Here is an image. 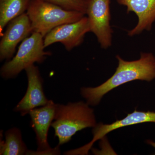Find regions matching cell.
<instances>
[{"label": "cell", "instance_id": "1", "mask_svg": "<svg viewBox=\"0 0 155 155\" xmlns=\"http://www.w3.org/2000/svg\"><path fill=\"white\" fill-rule=\"evenodd\" d=\"M118 67L114 75L107 81L96 87H84L81 94L90 106L99 104L104 95L122 84L135 80L151 81L155 79V56L151 53H141L140 58L126 61L116 56Z\"/></svg>", "mask_w": 155, "mask_h": 155}, {"label": "cell", "instance_id": "2", "mask_svg": "<svg viewBox=\"0 0 155 155\" xmlns=\"http://www.w3.org/2000/svg\"><path fill=\"white\" fill-rule=\"evenodd\" d=\"M97 123L94 111L87 102L56 104L54 118L51 127L59 145L69 142L75 134L87 127H94Z\"/></svg>", "mask_w": 155, "mask_h": 155}, {"label": "cell", "instance_id": "3", "mask_svg": "<svg viewBox=\"0 0 155 155\" xmlns=\"http://www.w3.org/2000/svg\"><path fill=\"white\" fill-rule=\"evenodd\" d=\"M26 13L31 23L33 32L44 37L57 26L76 22L85 14L69 11L43 0H31Z\"/></svg>", "mask_w": 155, "mask_h": 155}, {"label": "cell", "instance_id": "4", "mask_svg": "<svg viewBox=\"0 0 155 155\" xmlns=\"http://www.w3.org/2000/svg\"><path fill=\"white\" fill-rule=\"evenodd\" d=\"M44 37L34 32L22 41L16 55L6 61L0 69V74L5 79L15 78L22 70L34 65L41 64L51 52L45 51Z\"/></svg>", "mask_w": 155, "mask_h": 155}, {"label": "cell", "instance_id": "5", "mask_svg": "<svg viewBox=\"0 0 155 155\" xmlns=\"http://www.w3.org/2000/svg\"><path fill=\"white\" fill-rule=\"evenodd\" d=\"M56 104L50 100L46 105L35 108L29 113L30 125L36 136L37 151L28 150L27 155H60V145L52 148L48 140V133L54 118Z\"/></svg>", "mask_w": 155, "mask_h": 155}, {"label": "cell", "instance_id": "6", "mask_svg": "<svg viewBox=\"0 0 155 155\" xmlns=\"http://www.w3.org/2000/svg\"><path fill=\"white\" fill-rule=\"evenodd\" d=\"M110 0H87V15L91 32L96 36L102 48L107 49L112 45L113 29L111 28Z\"/></svg>", "mask_w": 155, "mask_h": 155}, {"label": "cell", "instance_id": "7", "mask_svg": "<svg viewBox=\"0 0 155 155\" xmlns=\"http://www.w3.org/2000/svg\"><path fill=\"white\" fill-rule=\"evenodd\" d=\"M91 32L87 17L76 22L63 24L54 28L44 37L45 48L56 43H61L68 51L80 45L85 35Z\"/></svg>", "mask_w": 155, "mask_h": 155}, {"label": "cell", "instance_id": "8", "mask_svg": "<svg viewBox=\"0 0 155 155\" xmlns=\"http://www.w3.org/2000/svg\"><path fill=\"white\" fill-rule=\"evenodd\" d=\"M28 79V87L25 95L14 108V112L21 116L29 114L31 110L46 105L49 101L45 94L43 80L39 70L35 65L25 69Z\"/></svg>", "mask_w": 155, "mask_h": 155}, {"label": "cell", "instance_id": "9", "mask_svg": "<svg viewBox=\"0 0 155 155\" xmlns=\"http://www.w3.org/2000/svg\"><path fill=\"white\" fill-rule=\"evenodd\" d=\"M32 32L31 23L27 13H24L11 20L2 36L0 61L11 60L18 44Z\"/></svg>", "mask_w": 155, "mask_h": 155}, {"label": "cell", "instance_id": "10", "mask_svg": "<svg viewBox=\"0 0 155 155\" xmlns=\"http://www.w3.org/2000/svg\"><path fill=\"white\" fill-rule=\"evenodd\" d=\"M146 122L155 123V112L138 111L135 110L131 114H128L124 119L117 120L112 124H97L94 127H93V137L91 141L84 146L78 148V150L82 154H87L94 142L102 139L111 131L121 127Z\"/></svg>", "mask_w": 155, "mask_h": 155}, {"label": "cell", "instance_id": "11", "mask_svg": "<svg viewBox=\"0 0 155 155\" xmlns=\"http://www.w3.org/2000/svg\"><path fill=\"white\" fill-rule=\"evenodd\" d=\"M127 8V13L133 12L138 18L137 24L127 32L129 36L138 35L144 31L151 30L155 21V0H116Z\"/></svg>", "mask_w": 155, "mask_h": 155}, {"label": "cell", "instance_id": "12", "mask_svg": "<svg viewBox=\"0 0 155 155\" xmlns=\"http://www.w3.org/2000/svg\"><path fill=\"white\" fill-rule=\"evenodd\" d=\"M31 0H0V35L11 20L27 11Z\"/></svg>", "mask_w": 155, "mask_h": 155}, {"label": "cell", "instance_id": "13", "mask_svg": "<svg viewBox=\"0 0 155 155\" xmlns=\"http://www.w3.org/2000/svg\"><path fill=\"white\" fill-rule=\"evenodd\" d=\"M19 128L13 127L5 133V140H1L0 155H27L28 151Z\"/></svg>", "mask_w": 155, "mask_h": 155}, {"label": "cell", "instance_id": "14", "mask_svg": "<svg viewBox=\"0 0 155 155\" xmlns=\"http://www.w3.org/2000/svg\"><path fill=\"white\" fill-rule=\"evenodd\" d=\"M69 11L86 14L87 0H43Z\"/></svg>", "mask_w": 155, "mask_h": 155}, {"label": "cell", "instance_id": "15", "mask_svg": "<svg viewBox=\"0 0 155 155\" xmlns=\"http://www.w3.org/2000/svg\"><path fill=\"white\" fill-rule=\"evenodd\" d=\"M146 142L147 144L152 146L153 147L155 148V142L151 140H147Z\"/></svg>", "mask_w": 155, "mask_h": 155}]
</instances>
